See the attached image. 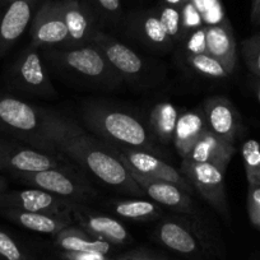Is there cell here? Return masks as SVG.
<instances>
[{"mask_svg":"<svg viewBox=\"0 0 260 260\" xmlns=\"http://www.w3.org/2000/svg\"><path fill=\"white\" fill-rule=\"evenodd\" d=\"M114 260H117V259H116V256H115V259H114Z\"/></svg>","mask_w":260,"mask_h":260,"instance_id":"obj_41","label":"cell"},{"mask_svg":"<svg viewBox=\"0 0 260 260\" xmlns=\"http://www.w3.org/2000/svg\"><path fill=\"white\" fill-rule=\"evenodd\" d=\"M0 132L42 152L57 154L47 138L46 109L3 92H0Z\"/></svg>","mask_w":260,"mask_h":260,"instance_id":"obj_5","label":"cell"},{"mask_svg":"<svg viewBox=\"0 0 260 260\" xmlns=\"http://www.w3.org/2000/svg\"><path fill=\"white\" fill-rule=\"evenodd\" d=\"M202 110L206 116L208 129L229 143L235 144L241 133V116L230 100L222 96L208 97Z\"/></svg>","mask_w":260,"mask_h":260,"instance_id":"obj_19","label":"cell"},{"mask_svg":"<svg viewBox=\"0 0 260 260\" xmlns=\"http://www.w3.org/2000/svg\"><path fill=\"white\" fill-rule=\"evenodd\" d=\"M111 255L100 252H82V251H60L56 250V260H114Z\"/></svg>","mask_w":260,"mask_h":260,"instance_id":"obj_35","label":"cell"},{"mask_svg":"<svg viewBox=\"0 0 260 260\" xmlns=\"http://www.w3.org/2000/svg\"><path fill=\"white\" fill-rule=\"evenodd\" d=\"M129 172L137 181V184L144 190L147 197H149L154 203L159 204L164 208L171 209L176 214L201 217L198 209H197V204L191 198V194L180 187L179 185L165 181V180L149 179V177L142 176L133 171Z\"/></svg>","mask_w":260,"mask_h":260,"instance_id":"obj_14","label":"cell"},{"mask_svg":"<svg viewBox=\"0 0 260 260\" xmlns=\"http://www.w3.org/2000/svg\"><path fill=\"white\" fill-rule=\"evenodd\" d=\"M259 8H260V0H251V13H250L251 21L255 18V16H256Z\"/></svg>","mask_w":260,"mask_h":260,"instance_id":"obj_37","label":"cell"},{"mask_svg":"<svg viewBox=\"0 0 260 260\" xmlns=\"http://www.w3.org/2000/svg\"><path fill=\"white\" fill-rule=\"evenodd\" d=\"M117 260H170L167 257L157 255L147 249H134L120 254L116 256Z\"/></svg>","mask_w":260,"mask_h":260,"instance_id":"obj_36","label":"cell"},{"mask_svg":"<svg viewBox=\"0 0 260 260\" xmlns=\"http://www.w3.org/2000/svg\"><path fill=\"white\" fill-rule=\"evenodd\" d=\"M241 54L249 71L260 79V32L242 41Z\"/></svg>","mask_w":260,"mask_h":260,"instance_id":"obj_32","label":"cell"},{"mask_svg":"<svg viewBox=\"0 0 260 260\" xmlns=\"http://www.w3.org/2000/svg\"><path fill=\"white\" fill-rule=\"evenodd\" d=\"M62 17L69 32L68 45L78 47L91 44L100 29V18L88 0H60Z\"/></svg>","mask_w":260,"mask_h":260,"instance_id":"obj_16","label":"cell"},{"mask_svg":"<svg viewBox=\"0 0 260 260\" xmlns=\"http://www.w3.org/2000/svg\"><path fill=\"white\" fill-rule=\"evenodd\" d=\"M185 62L190 69L199 76L211 79H226L231 74L223 65L207 52L202 54H185Z\"/></svg>","mask_w":260,"mask_h":260,"instance_id":"obj_27","label":"cell"},{"mask_svg":"<svg viewBox=\"0 0 260 260\" xmlns=\"http://www.w3.org/2000/svg\"><path fill=\"white\" fill-rule=\"evenodd\" d=\"M167 34L171 37L172 41L176 42L182 40L184 36V26H182L181 11L172 4H165L157 11Z\"/></svg>","mask_w":260,"mask_h":260,"instance_id":"obj_29","label":"cell"},{"mask_svg":"<svg viewBox=\"0 0 260 260\" xmlns=\"http://www.w3.org/2000/svg\"><path fill=\"white\" fill-rule=\"evenodd\" d=\"M180 172L191 184L194 190L227 222L231 221L224 185L226 171L212 164H192L181 159Z\"/></svg>","mask_w":260,"mask_h":260,"instance_id":"obj_8","label":"cell"},{"mask_svg":"<svg viewBox=\"0 0 260 260\" xmlns=\"http://www.w3.org/2000/svg\"><path fill=\"white\" fill-rule=\"evenodd\" d=\"M0 171H2V169H0Z\"/></svg>","mask_w":260,"mask_h":260,"instance_id":"obj_42","label":"cell"},{"mask_svg":"<svg viewBox=\"0 0 260 260\" xmlns=\"http://www.w3.org/2000/svg\"><path fill=\"white\" fill-rule=\"evenodd\" d=\"M6 82L9 88L24 96L54 99L57 91L45 67L41 49L29 44L7 71Z\"/></svg>","mask_w":260,"mask_h":260,"instance_id":"obj_7","label":"cell"},{"mask_svg":"<svg viewBox=\"0 0 260 260\" xmlns=\"http://www.w3.org/2000/svg\"><path fill=\"white\" fill-rule=\"evenodd\" d=\"M71 204L72 202L36 187L12 191L7 190L0 194V208L71 216Z\"/></svg>","mask_w":260,"mask_h":260,"instance_id":"obj_17","label":"cell"},{"mask_svg":"<svg viewBox=\"0 0 260 260\" xmlns=\"http://www.w3.org/2000/svg\"><path fill=\"white\" fill-rule=\"evenodd\" d=\"M21 184L36 187L73 203L88 204L99 197V191L77 167H54L31 174H12Z\"/></svg>","mask_w":260,"mask_h":260,"instance_id":"obj_6","label":"cell"},{"mask_svg":"<svg viewBox=\"0 0 260 260\" xmlns=\"http://www.w3.org/2000/svg\"><path fill=\"white\" fill-rule=\"evenodd\" d=\"M81 116L92 133L110 146L141 149L158 157L164 153L148 127L130 111L107 102L86 101Z\"/></svg>","mask_w":260,"mask_h":260,"instance_id":"obj_2","label":"cell"},{"mask_svg":"<svg viewBox=\"0 0 260 260\" xmlns=\"http://www.w3.org/2000/svg\"><path fill=\"white\" fill-rule=\"evenodd\" d=\"M206 52L218 60L230 74L234 73L237 62V45L234 29L227 19L206 26Z\"/></svg>","mask_w":260,"mask_h":260,"instance_id":"obj_20","label":"cell"},{"mask_svg":"<svg viewBox=\"0 0 260 260\" xmlns=\"http://www.w3.org/2000/svg\"><path fill=\"white\" fill-rule=\"evenodd\" d=\"M251 22L255 24V26L260 27V8H259V11H257V13H256V16H255V18L252 19Z\"/></svg>","mask_w":260,"mask_h":260,"instance_id":"obj_39","label":"cell"},{"mask_svg":"<svg viewBox=\"0 0 260 260\" xmlns=\"http://www.w3.org/2000/svg\"><path fill=\"white\" fill-rule=\"evenodd\" d=\"M0 257L3 260H36L7 231L0 229Z\"/></svg>","mask_w":260,"mask_h":260,"instance_id":"obj_30","label":"cell"},{"mask_svg":"<svg viewBox=\"0 0 260 260\" xmlns=\"http://www.w3.org/2000/svg\"><path fill=\"white\" fill-rule=\"evenodd\" d=\"M247 213L251 223L260 231V185L249 186Z\"/></svg>","mask_w":260,"mask_h":260,"instance_id":"obj_33","label":"cell"},{"mask_svg":"<svg viewBox=\"0 0 260 260\" xmlns=\"http://www.w3.org/2000/svg\"><path fill=\"white\" fill-rule=\"evenodd\" d=\"M112 148L129 171H133L149 179L174 182L190 194L194 192V187L185 179L184 175L174 166L164 161L161 157L151 152L141 151V149L120 148V147H112Z\"/></svg>","mask_w":260,"mask_h":260,"instance_id":"obj_11","label":"cell"},{"mask_svg":"<svg viewBox=\"0 0 260 260\" xmlns=\"http://www.w3.org/2000/svg\"><path fill=\"white\" fill-rule=\"evenodd\" d=\"M41 55L45 64L55 73L71 77L83 84L115 91L124 83L93 42L78 47H46L41 49Z\"/></svg>","mask_w":260,"mask_h":260,"instance_id":"obj_3","label":"cell"},{"mask_svg":"<svg viewBox=\"0 0 260 260\" xmlns=\"http://www.w3.org/2000/svg\"><path fill=\"white\" fill-rule=\"evenodd\" d=\"M100 19L109 24H119L122 21L121 0H91Z\"/></svg>","mask_w":260,"mask_h":260,"instance_id":"obj_31","label":"cell"},{"mask_svg":"<svg viewBox=\"0 0 260 260\" xmlns=\"http://www.w3.org/2000/svg\"><path fill=\"white\" fill-rule=\"evenodd\" d=\"M92 42L104 52L122 81L130 84H142L146 81L149 72L148 67L143 57L139 56L132 47L101 29L96 32Z\"/></svg>","mask_w":260,"mask_h":260,"instance_id":"obj_10","label":"cell"},{"mask_svg":"<svg viewBox=\"0 0 260 260\" xmlns=\"http://www.w3.org/2000/svg\"><path fill=\"white\" fill-rule=\"evenodd\" d=\"M71 216L74 223L96 239L110 242L114 246H124L133 241L126 227L111 216L97 213L87 204H71Z\"/></svg>","mask_w":260,"mask_h":260,"instance_id":"obj_13","label":"cell"},{"mask_svg":"<svg viewBox=\"0 0 260 260\" xmlns=\"http://www.w3.org/2000/svg\"><path fill=\"white\" fill-rule=\"evenodd\" d=\"M179 110L172 102H157L149 111L148 126L153 138L161 144H170L174 141Z\"/></svg>","mask_w":260,"mask_h":260,"instance_id":"obj_25","label":"cell"},{"mask_svg":"<svg viewBox=\"0 0 260 260\" xmlns=\"http://www.w3.org/2000/svg\"><path fill=\"white\" fill-rule=\"evenodd\" d=\"M0 217L29 230V231L55 236L65 227L73 224L72 216L41 213V212H26L21 209L0 208Z\"/></svg>","mask_w":260,"mask_h":260,"instance_id":"obj_21","label":"cell"},{"mask_svg":"<svg viewBox=\"0 0 260 260\" xmlns=\"http://www.w3.org/2000/svg\"><path fill=\"white\" fill-rule=\"evenodd\" d=\"M255 93H256L257 102H259V105H260V82H259V84L256 86V88H255Z\"/></svg>","mask_w":260,"mask_h":260,"instance_id":"obj_40","label":"cell"},{"mask_svg":"<svg viewBox=\"0 0 260 260\" xmlns=\"http://www.w3.org/2000/svg\"><path fill=\"white\" fill-rule=\"evenodd\" d=\"M208 130L203 110H187L179 115L174 134V144L177 154L184 159L194 144Z\"/></svg>","mask_w":260,"mask_h":260,"instance_id":"obj_23","label":"cell"},{"mask_svg":"<svg viewBox=\"0 0 260 260\" xmlns=\"http://www.w3.org/2000/svg\"><path fill=\"white\" fill-rule=\"evenodd\" d=\"M153 237L171 251L191 260H221L219 240L206 226L202 217L184 214L162 216L153 230Z\"/></svg>","mask_w":260,"mask_h":260,"instance_id":"obj_4","label":"cell"},{"mask_svg":"<svg viewBox=\"0 0 260 260\" xmlns=\"http://www.w3.org/2000/svg\"><path fill=\"white\" fill-rule=\"evenodd\" d=\"M54 247L60 251L100 252V254L111 255L116 246L104 240L91 236L79 226L71 224L55 235Z\"/></svg>","mask_w":260,"mask_h":260,"instance_id":"obj_24","label":"cell"},{"mask_svg":"<svg viewBox=\"0 0 260 260\" xmlns=\"http://www.w3.org/2000/svg\"><path fill=\"white\" fill-rule=\"evenodd\" d=\"M47 138L60 156L71 159L84 172L106 186L132 197H146L114 148L99 137L87 133L74 120L46 109Z\"/></svg>","mask_w":260,"mask_h":260,"instance_id":"obj_1","label":"cell"},{"mask_svg":"<svg viewBox=\"0 0 260 260\" xmlns=\"http://www.w3.org/2000/svg\"><path fill=\"white\" fill-rule=\"evenodd\" d=\"M105 206L111 209L112 213L129 221L149 222L164 216L162 207L159 204L142 198L111 199V201H107Z\"/></svg>","mask_w":260,"mask_h":260,"instance_id":"obj_26","label":"cell"},{"mask_svg":"<svg viewBox=\"0 0 260 260\" xmlns=\"http://www.w3.org/2000/svg\"><path fill=\"white\" fill-rule=\"evenodd\" d=\"M206 52V26L198 27L190 32L186 40L185 54H202Z\"/></svg>","mask_w":260,"mask_h":260,"instance_id":"obj_34","label":"cell"},{"mask_svg":"<svg viewBox=\"0 0 260 260\" xmlns=\"http://www.w3.org/2000/svg\"><path fill=\"white\" fill-rule=\"evenodd\" d=\"M44 0H12L0 17V59L31 24Z\"/></svg>","mask_w":260,"mask_h":260,"instance_id":"obj_18","label":"cell"},{"mask_svg":"<svg viewBox=\"0 0 260 260\" xmlns=\"http://www.w3.org/2000/svg\"><path fill=\"white\" fill-rule=\"evenodd\" d=\"M8 185H9L8 179H7V177H4V176H2V175H0V194H2V192H4V191H7V190H8Z\"/></svg>","mask_w":260,"mask_h":260,"instance_id":"obj_38","label":"cell"},{"mask_svg":"<svg viewBox=\"0 0 260 260\" xmlns=\"http://www.w3.org/2000/svg\"><path fill=\"white\" fill-rule=\"evenodd\" d=\"M125 32L148 49L167 52L174 47V41L167 34L157 11H137L124 19Z\"/></svg>","mask_w":260,"mask_h":260,"instance_id":"obj_15","label":"cell"},{"mask_svg":"<svg viewBox=\"0 0 260 260\" xmlns=\"http://www.w3.org/2000/svg\"><path fill=\"white\" fill-rule=\"evenodd\" d=\"M54 167H76L64 156L47 153L28 144L0 138V169L11 174H31Z\"/></svg>","mask_w":260,"mask_h":260,"instance_id":"obj_9","label":"cell"},{"mask_svg":"<svg viewBox=\"0 0 260 260\" xmlns=\"http://www.w3.org/2000/svg\"><path fill=\"white\" fill-rule=\"evenodd\" d=\"M245 172L249 186L260 185V143L256 139H247L241 147Z\"/></svg>","mask_w":260,"mask_h":260,"instance_id":"obj_28","label":"cell"},{"mask_svg":"<svg viewBox=\"0 0 260 260\" xmlns=\"http://www.w3.org/2000/svg\"><path fill=\"white\" fill-rule=\"evenodd\" d=\"M68 40L60 0H44L31 22V45L40 49L65 47Z\"/></svg>","mask_w":260,"mask_h":260,"instance_id":"obj_12","label":"cell"},{"mask_svg":"<svg viewBox=\"0 0 260 260\" xmlns=\"http://www.w3.org/2000/svg\"><path fill=\"white\" fill-rule=\"evenodd\" d=\"M235 153V144L223 141L208 129L184 159L192 164H212L226 171Z\"/></svg>","mask_w":260,"mask_h":260,"instance_id":"obj_22","label":"cell"}]
</instances>
